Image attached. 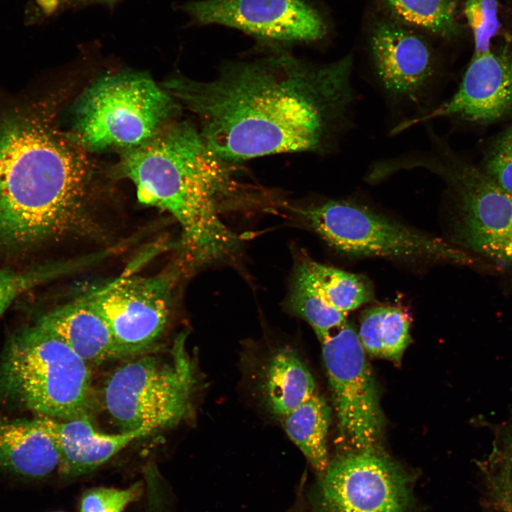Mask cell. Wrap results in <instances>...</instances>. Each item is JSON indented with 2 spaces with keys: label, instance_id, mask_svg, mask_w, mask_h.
Returning <instances> with one entry per match:
<instances>
[{
  "label": "cell",
  "instance_id": "6da1fadb",
  "mask_svg": "<svg viewBox=\"0 0 512 512\" xmlns=\"http://www.w3.org/2000/svg\"><path fill=\"white\" fill-rule=\"evenodd\" d=\"M352 58L313 65L275 55L223 67L207 81L166 87L197 117L201 135L222 158L316 151L348 126L355 95Z\"/></svg>",
  "mask_w": 512,
  "mask_h": 512
},
{
  "label": "cell",
  "instance_id": "7a4b0ae2",
  "mask_svg": "<svg viewBox=\"0 0 512 512\" xmlns=\"http://www.w3.org/2000/svg\"><path fill=\"white\" fill-rule=\"evenodd\" d=\"M52 107L0 114V244L23 247L86 228L91 166Z\"/></svg>",
  "mask_w": 512,
  "mask_h": 512
},
{
  "label": "cell",
  "instance_id": "3957f363",
  "mask_svg": "<svg viewBox=\"0 0 512 512\" xmlns=\"http://www.w3.org/2000/svg\"><path fill=\"white\" fill-rule=\"evenodd\" d=\"M234 163L216 154L193 125L182 122L128 149L120 167L141 203L176 220L186 258L200 265L233 254L240 240L221 215L258 195Z\"/></svg>",
  "mask_w": 512,
  "mask_h": 512
},
{
  "label": "cell",
  "instance_id": "277c9868",
  "mask_svg": "<svg viewBox=\"0 0 512 512\" xmlns=\"http://www.w3.org/2000/svg\"><path fill=\"white\" fill-rule=\"evenodd\" d=\"M0 398L55 420L89 417L94 404L89 366L49 330L23 328L0 355Z\"/></svg>",
  "mask_w": 512,
  "mask_h": 512
},
{
  "label": "cell",
  "instance_id": "5b68a950",
  "mask_svg": "<svg viewBox=\"0 0 512 512\" xmlns=\"http://www.w3.org/2000/svg\"><path fill=\"white\" fill-rule=\"evenodd\" d=\"M431 147L384 161L392 176L403 170L425 169L440 177L453 199V241L499 267L512 265V196L429 129Z\"/></svg>",
  "mask_w": 512,
  "mask_h": 512
},
{
  "label": "cell",
  "instance_id": "8992f818",
  "mask_svg": "<svg viewBox=\"0 0 512 512\" xmlns=\"http://www.w3.org/2000/svg\"><path fill=\"white\" fill-rule=\"evenodd\" d=\"M329 246L357 257L412 264L474 265L476 260L443 239L422 233L355 202L329 200L294 209Z\"/></svg>",
  "mask_w": 512,
  "mask_h": 512
},
{
  "label": "cell",
  "instance_id": "52a82bcc",
  "mask_svg": "<svg viewBox=\"0 0 512 512\" xmlns=\"http://www.w3.org/2000/svg\"><path fill=\"white\" fill-rule=\"evenodd\" d=\"M186 335L175 341L171 359L147 356L117 368L102 392L105 409L122 432H151L178 425L193 410L195 365L185 348Z\"/></svg>",
  "mask_w": 512,
  "mask_h": 512
},
{
  "label": "cell",
  "instance_id": "ba28073f",
  "mask_svg": "<svg viewBox=\"0 0 512 512\" xmlns=\"http://www.w3.org/2000/svg\"><path fill=\"white\" fill-rule=\"evenodd\" d=\"M148 76L123 73L90 85L78 101L68 135L85 151L138 146L157 134L174 108Z\"/></svg>",
  "mask_w": 512,
  "mask_h": 512
},
{
  "label": "cell",
  "instance_id": "9c48e42d",
  "mask_svg": "<svg viewBox=\"0 0 512 512\" xmlns=\"http://www.w3.org/2000/svg\"><path fill=\"white\" fill-rule=\"evenodd\" d=\"M321 343L341 438L350 450H377L382 415L358 334L346 322Z\"/></svg>",
  "mask_w": 512,
  "mask_h": 512
},
{
  "label": "cell",
  "instance_id": "30bf717a",
  "mask_svg": "<svg viewBox=\"0 0 512 512\" xmlns=\"http://www.w3.org/2000/svg\"><path fill=\"white\" fill-rule=\"evenodd\" d=\"M321 476L322 512H406L409 506L408 477L378 450H348Z\"/></svg>",
  "mask_w": 512,
  "mask_h": 512
},
{
  "label": "cell",
  "instance_id": "8fae6325",
  "mask_svg": "<svg viewBox=\"0 0 512 512\" xmlns=\"http://www.w3.org/2000/svg\"><path fill=\"white\" fill-rule=\"evenodd\" d=\"M84 297L132 356L152 347L168 323L171 284L164 277L124 274Z\"/></svg>",
  "mask_w": 512,
  "mask_h": 512
},
{
  "label": "cell",
  "instance_id": "7c38bea8",
  "mask_svg": "<svg viewBox=\"0 0 512 512\" xmlns=\"http://www.w3.org/2000/svg\"><path fill=\"white\" fill-rule=\"evenodd\" d=\"M369 46L374 78L388 98L405 106L424 105L442 75L425 39L397 22L380 20Z\"/></svg>",
  "mask_w": 512,
  "mask_h": 512
},
{
  "label": "cell",
  "instance_id": "4fadbf2b",
  "mask_svg": "<svg viewBox=\"0 0 512 512\" xmlns=\"http://www.w3.org/2000/svg\"><path fill=\"white\" fill-rule=\"evenodd\" d=\"M182 9L198 24L226 26L267 41L311 42L327 33L307 0H201Z\"/></svg>",
  "mask_w": 512,
  "mask_h": 512
},
{
  "label": "cell",
  "instance_id": "5bb4252c",
  "mask_svg": "<svg viewBox=\"0 0 512 512\" xmlns=\"http://www.w3.org/2000/svg\"><path fill=\"white\" fill-rule=\"evenodd\" d=\"M437 118L477 125L512 120V45L473 54L456 92L436 108L401 122L398 129Z\"/></svg>",
  "mask_w": 512,
  "mask_h": 512
},
{
  "label": "cell",
  "instance_id": "9a60e30c",
  "mask_svg": "<svg viewBox=\"0 0 512 512\" xmlns=\"http://www.w3.org/2000/svg\"><path fill=\"white\" fill-rule=\"evenodd\" d=\"M59 455L58 471L65 478L89 474L111 459L134 440L151 433L145 429L107 434L97 430L89 417L60 420L39 416Z\"/></svg>",
  "mask_w": 512,
  "mask_h": 512
},
{
  "label": "cell",
  "instance_id": "2e32d148",
  "mask_svg": "<svg viewBox=\"0 0 512 512\" xmlns=\"http://www.w3.org/2000/svg\"><path fill=\"white\" fill-rule=\"evenodd\" d=\"M37 324L60 338L87 364L133 357L84 296L46 313Z\"/></svg>",
  "mask_w": 512,
  "mask_h": 512
},
{
  "label": "cell",
  "instance_id": "e0dca14e",
  "mask_svg": "<svg viewBox=\"0 0 512 512\" xmlns=\"http://www.w3.org/2000/svg\"><path fill=\"white\" fill-rule=\"evenodd\" d=\"M59 455L50 434L36 418L9 420L0 412V469L28 479L58 469Z\"/></svg>",
  "mask_w": 512,
  "mask_h": 512
},
{
  "label": "cell",
  "instance_id": "ac0fdd59",
  "mask_svg": "<svg viewBox=\"0 0 512 512\" xmlns=\"http://www.w3.org/2000/svg\"><path fill=\"white\" fill-rule=\"evenodd\" d=\"M257 388L263 405L280 419L316 393L310 370L289 347L277 348L266 358L259 368Z\"/></svg>",
  "mask_w": 512,
  "mask_h": 512
},
{
  "label": "cell",
  "instance_id": "d6986e66",
  "mask_svg": "<svg viewBox=\"0 0 512 512\" xmlns=\"http://www.w3.org/2000/svg\"><path fill=\"white\" fill-rule=\"evenodd\" d=\"M281 420L290 439L322 474L329 462L327 435L331 422V409L324 398L315 393Z\"/></svg>",
  "mask_w": 512,
  "mask_h": 512
},
{
  "label": "cell",
  "instance_id": "ffe728a7",
  "mask_svg": "<svg viewBox=\"0 0 512 512\" xmlns=\"http://www.w3.org/2000/svg\"><path fill=\"white\" fill-rule=\"evenodd\" d=\"M410 317L398 306H372L362 314L358 334L372 356L399 363L410 343Z\"/></svg>",
  "mask_w": 512,
  "mask_h": 512
},
{
  "label": "cell",
  "instance_id": "44dd1931",
  "mask_svg": "<svg viewBox=\"0 0 512 512\" xmlns=\"http://www.w3.org/2000/svg\"><path fill=\"white\" fill-rule=\"evenodd\" d=\"M302 262L317 290L338 311L347 314L373 299L372 287L362 275L307 258Z\"/></svg>",
  "mask_w": 512,
  "mask_h": 512
},
{
  "label": "cell",
  "instance_id": "7402d4cb",
  "mask_svg": "<svg viewBox=\"0 0 512 512\" xmlns=\"http://www.w3.org/2000/svg\"><path fill=\"white\" fill-rule=\"evenodd\" d=\"M288 304L294 313L311 326L320 342L346 323V314L327 303L314 285L302 262L297 266Z\"/></svg>",
  "mask_w": 512,
  "mask_h": 512
},
{
  "label": "cell",
  "instance_id": "603a6c76",
  "mask_svg": "<svg viewBox=\"0 0 512 512\" xmlns=\"http://www.w3.org/2000/svg\"><path fill=\"white\" fill-rule=\"evenodd\" d=\"M400 21L446 39L459 36L456 4L453 0H382Z\"/></svg>",
  "mask_w": 512,
  "mask_h": 512
},
{
  "label": "cell",
  "instance_id": "cb8c5ba5",
  "mask_svg": "<svg viewBox=\"0 0 512 512\" xmlns=\"http://www.w3.org/2000/svg\"><path fill=\"white\" fill-rule=\"evenodd\" d=\"M479 167L496 185L512 196V122L489 144Z\"/></svg>",
  "mask_w": 512,
  "mask_h": 512
},
{
  "label": "cell",
  "instance_id": "d4e9b609",
  "mask_svg": "<svg viewBox=\"0 0 512 512\" xmlns=\"http://www.w3.org/2000/svg\"><path fill=\"white\" fill-rule=\"evenodd\" d=\"M498 0H465L464 12L471 29L474 53L491 49V41L500 29Z\"/></svg>",
  "mask_w": 512,
  "mask_h": 512
},
{
  "label": "cell",
  "instance_id": "484cf974",
  "mask_svg": "<svg viewBox=\"0 0 512 512\" xmlns=\"http://www.w3.org/2000/svg\"><path fill=\"white\" fill-rule=\"evenodd\" d=\"M144 491L143 481H137L124 489L92 488L82 494L79 512H123L128 506L138 501Z\"/></svg>",
  "mask_w": 512,
  "mask_h": 512
},
{
  "label": "cell",
  "instance_id": "4316f807",
  "mask_svg": "<svg viewBox=\"0 0 512 512\" xmlns=\"http://www.w3.org/2000/svg\"><path fill=\"white\" fill-rule=\"evenodd\" d=\"M59 267H41L18 272L0 270V317L21 294L58 273Z\"/></svg>",
  "mask_w": 512,
  "mask_h": 512
},
{
  "label": "cell",
  "instance_id": "83f0119b",
  "mask_svg": "<svg viewBox=\"0 0 512 512\" xmlns=\"http://www.w3.org/2000/svg\"><path fill=\"white\" fill-rule=\"evenodd\" d=\"M496 493L503 512H512V481L508 477L501 479L496 484Z\"/></svg>",
  "mask_w": 512,
  "mask_h": 512
},
{
  "label": "cell",
  "instance_id": "f1b7e54d",
  "mask_svg": "<svg viewBox=\"0 0 512 512\" xmlns=\"http://www.w3.org/2000/svg\"><path fill=\"white\" fill-rule=\"evenodd\" d=\"M119 0H65V3L68 6L80 7L93 4H112Z\"/></svg>",
  "mask_w": 512,
  "mask_h": 512
},
{
  "label": "cell",
  "instance_id": "f546056e",
  "mask_svg": "<svg viewBox=\"0 0 512 512\" xmlns=\"http://www.w3.org/2000/svg\"><path fill=\"white\" fill-rule=\"evenodd\" d=\"M55 512H61V511H55Z\"/></svg>",
  "mask_w": 512,
  "mask_h": 512
},
{
  "label": "cell",
  "instance_id": "4dcf8cb0",
  "mask_svg": "<svg viewBox=\"0 0 512 512\" xmlns=\"http://www.w3.org/2000/svg\"><path fill=\"white\" fill-rule=\"evenodd\" d=\"M511 445H512V442H511Z\"/></svg>",
  "mask_w": 512,
  "mask_h": 512
}]
</instances>
